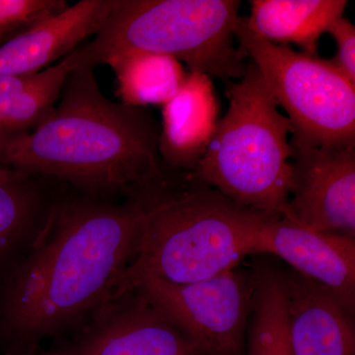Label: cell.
I'll return each instance as SVG.
<instances>
[{
    "label": "cell",
    "instance_id": "6da1fadb",
    "mask_svg": "<svg viewBox=\"0 0 355 355\" xmlns=\"http://www.w3.org/2000/svg\"><path fill=\"white\" fill-rule=\"evenodd\" d=\"M141 230L137 200L67 186L42 239L0 284V355H24L83 328L118 293Z\"/></svg>",
    "mask_w": 355,
    "mask_h": 355
},
{
    "label": "cell",
    "instance_id": "7a4b0ae2",
    "mask_svg": "<svg viewBox=\"0 0 355 355\" xmlns=\"http://www.w3.org/2000/svg\"><path fill=\"white\" fill-rule=\"evenodd\" d=\"M80 55L53 113L4 148L0 167L53 178L83 193L137 200L169 173L159 153L161 125L146 107L103 94L96 67Z\"/></svg>",
    "mask_w": 355,
    "mask_h": 355
},
{
    "label": "cell",
    "instance_id": "3957f363",
    "mask_svg": "<svg viewBox=\"0 0 355 355\" xmlns=\"http://www.w3.org/2000/svg\"><path fill=\"white\" fill-rule=\"evenodd\" d=\"M137 202L142 210L139 253L118 293L144 275L191 284L240 265L253 256L261 226L272 216L238 205L191 172L169 170Z\"/></svg>",
    "mask_w": 355,
    "mask_h": 355
},
{
    "label": "cell",
    "instance_id": "277c9868",
    "mask_svg": "<svg viewBox=\"0 0 355 355\" xmlns=\"http://www.w3.org/2000/svg\"><path fill=\"white\" fill-rule=\"evenodd\" d=\"M240 7L239 0H114L81 55L95 67L137 53L166 55L224 83L239 80L248 67L235 37Z\"/></svg>",
    "mask_w": 355,
    "mask_h": 355
},
{
    "label": "cell",
    "instance_id": "5b68a950",
    "mask_svg": "<svg viewBox=\"0 0 355 355\" xmlns=\"http://www.w3.org/2000/svg\"><path fill=\"white\" fill-rule=\"evenodd\" d=\"M226 96L227 112L191 174L238 205L282 216L292 188L291 121L252 62L226 83Z\"/></svg>",
    "mask_w": 355,
    "mask_h": 355
},
{
    "label": "cell",
    "instance_id": "8992f818",
    "mask_svg": "<svg viewBox=\"0 0 355 355\" xmlns=\"http://www.w3.org/2000/svg\"><path fill=\"white\" fill-rule=\"evenodd\" d=\"M235 37L292 125L291 144L355 147V83L331 60L265 41L240 18Z\"/></svg>",
    "mask_w": 355,
    "mask_h": 355
},
{
    "label": "cell",
    "instance_id": "52a82bcc",
    "mask_svg": "<svg viewBox=\"0 0 355 355\" xmlns=\"http://www.w3.org/2000/svg\"><path fill=\"white\" fill-rule=\"evenodd\" d=\"M132 287L171 320L200 355H246L254 291L249 263L191 284L144 275Z\"/></svg>",
    "mask_w": 355,
    "mask_h": 355
},
{
    "label": "cell",
    "instance_id": "ba28073f",
    "mask_svg": "<svg viewBox=\"0 0 355 355\" xmlns=\"http://www.w3.org/2000/svg\"><path fill=\"white\" fill-rule=\"evenodd\" d=\"M48 350L51 355H200L137 287L114 295L83 328Z\"/></svg>",
    "mask_w": 355,
    "mask_h": 355
},
{
    "label": "cell",
    "instance_id": "9c48e42d",
    "mask_svg": "<svg viewBox=\"0 0 355 355\" xmlns=\"http://www.w3.org/2000/svg\"><path fill=\"white\" fill-rule=\"evenodd\" d=\"M292 188L282 217L355 237V147L291 144Z\"/></svg>",
    "mask_w": 355,
    "mask_h": 355
},
{
    "label": "cell",
    "instance_id": "30bf717a",
    "mask_svg": "<svg viewBox=\"0 0 355 355\" xmlns=\"http://www.w3.org/2000/svg\"><path fill=\"white\" fill-rule=\"evenodd\" d=\"M254 254L277 258L335 296L355 315V237L302 227L280 216L266 219L254 247Z\"/></svg>",
    "mask_w": 355,
    "mask_h": 355
},
{
    "label": "cell",
    "instance_id": "8fae6325",
    "mask_svg": "<svg viewBox=\"0 0 355 355\" xmlns=\"http://www.w3.org/2000/svg\"><path fill=\"white\" fill-rule=\"evenodd\" d=\"M114 0H80L0 48V77L31 76L60 62L97 34Z\"/></svg>",
    "mask_w": 355,
    "mask_h": 355
},
{
    "label": "cell",
    "instance_id": "7c38bea8",
    "mask_svg": "<svg viewBox=\"0 0 355 355\" xmlns=\"http://www.w3.org/2000/svg\"><path fill=\"white\" fill-rule=\"evenodd\" d=\"M67 186L24 172L0 182V284L42 239Z\"/></svg>",
    "mask_w": 355,
    "mask_h": 355
},
{
    "label": "cell",
    "instance_id": "4fadbf2b",
    "mask_svg": "<svg viewBox=\"0 0 355 355\" xmlns=\"http://www.w3.org/2000/svg\"><path fill=\"white\" fill-rule=\"evenodd\" d=\"M294 355H355L354 318L335 296L282 266Z\"/></svg>",
    "mask_w": 355,
    "mask_h": 355
},
{
    "label": "cell",
    "instance_id": "5bb4252c",
    "mask_svg": "<svg viewBox=\"0 0 355 355\" xmlns=\"http://www.w3.org/2000/svg\"><path fill=\"white\" fill-rule=\"evenodd\" d=\"M218 111L211 77L189 71L179 92L163 105L159 153L167 169L191 172L197 167L216 132Z\"/></svg>",
    "mask_w": 355,
    "mask_h": 355
},
{
    "label": "cell",
    "instance_id": "9a60e30c",
    "mask_svg": "<svg viewBox=\"0 0 355 355\" xmlns=\"http://www.w3.org/2000/svg\"><path fill=\"white\" fill-rule=\"evenodd\" d=\"M347 6L345 0H253L245 23L258 38L295 44L302 53L317 55L322 35L343 17Z\"/></svg>",
    "mask_w": 355,
    "mask_h": 355
},
{
    "label": "cell",
    "instance_id": "2e32d148",
    "mask_svg": "<svg viewBox=\"0 0 355 355\" xmlns=\"http://www.w3.org/2000/svg\"><path fill=\"white\" fill-rule=\"evenodd\" d=\"M249 266L254 275V291L246 355H294L282 266L265 254L252 256Z\"/></svg>",
    "mask_w": 355,
    "mask_h": 355
},
{
    "label": "cell",
    "instance_id": "e0dca14e",
    "mask_svg": "<svg viewBox=\"0 0 355 355\" xmlns=\"http://www.w3.org/2000/svg\"><path fill=\"white\" fill-rule=\"evenodd\" d=\"M79 46L57 64L35 74L16 96L4 123L0 155L8 144L32 132L53 113L67 77L80 62Z\"/></svg>",
    "mask_w": 355,
    "mask_h": 355
},
{
    "label": "cell",
    "instance_id": "ac0fdd59",
    "mask_svg": "<svg viewBox=\"0 0 355 355\" xmlns=\"http://www.w3.org/2000/svg\"><path fill=\"white\" fill-rule=\"evenodd\" d=\"M111 67L118 76L123 102L141 107L171 100L188 74L179 60L153 53L128 55Z\"/></svg>",
    "mask_w": 355,
    "mask_h": 355
},
{
    "label": "cell",
    "instance_id": "d6986e66",
    "mask_svg": "<svg viewBox=\"0 0 355 355\" xmlns=\"http://www.w3.org/2000/svg\"><path fill=\"white\" fill-rule=\"evenodd\" d=\"M69 6L67 0H0V48Z\"/></svg>",
    "mask_w": 355,
    "mask_h": 355
},
{
    "label": "cell",
    "instance_id": "ffe728a7",
    "mask_svg": "<svg viewBox=\"0 0 355 355\" xmlns=\"http://www.w3.org/2000/svg\"><path fill=\"white\" fill-rule=\"evenodd\" d=\"M327 33L331 35L338 44V53L331 62L349 80L355 83V27L354 24L343 16L331 23Z\"/></svg>",
    "mask_w": 355,
    "mask_h": 355
},
{
    "label": "cell",
    "instance_id": "44dd1931",
    "mask_svg": "<svg viewBox=\"0 0 355 355\" xmlns=\"http://www.w3.org/2000/svg\"><path fill=\"white\" fill-rule=\"evenodd\" d=\"M33 76H34L0 77V146L4 123L11 104Z\"/></svg>",
    "mask_w": 355,
    "mask_h": 355
},
{
    "label": "cell",
    "instance_id": "7402d4cb",
    "mask_svg": "<svg viewBox=\"0 0 355 355\" xmlns=\"http://www.w3.org/2000/svg\"><path fill=\"white\" fill-rule=\"evenodd\" d=\"M21 171L17 170L9 169V168L0 167V182L4 181V180L10 179L17 176L20 174Z\"/></svg>",
    "mask_w": 355,
    "mask_h": 355
},
{
    "label": "cell",
    "instance_id": "603a6c76",
    "mask_svg": "<svg viewBox=\"0 0 355 355\" xmlns=\"http://www.w3.org/2000/svg\"><path fill=\"white\" fill-rule=\"evenodd\" d=\"M24 355H51L50 352L48 349H44L43 347H39V349H36L32 350V352H28Z\"/></svg>",
    "mask_w": 355,
    "mask_h": 355
}]
</instances>
